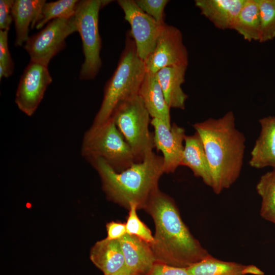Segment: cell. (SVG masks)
<instances>
[{"label": "cell", "instance_id": "1", "mask_svg": "<svg viewBox=\"0 0 275 275\" xmlns=\"http://www.w3.org/2000/svg\"><path fill=\"white\" fill-rule=\"evenodd\" d=\"M144 209L155 224L154 241L150 246L156 262L187 268L210 255L190 233L170 196L157 190Z\"/></svg>", "mask_w": 275, "mask_h": 275}, {"label": "cell", "instance_id": "2", "mask_svg": "<svg viewBox=\"0 0 275 275\" xmlns=\"http://www.w3.org/2000/svg\"><path fill=\"white\" fill-rule=\"evenodd\" d=\"M200 135L216 194L230 187L239 178L244 158L245 138L235 127L232 111L218 119L209 118L193 125Z\"/></svg>", "mask_w": 275, "mask_h": 275}, {"label": "cell", "instance_id": "3", "mask_svg": "<svg viewBox=\"0 0 275 275\" xmlns=\"http://www.w3.org/2000/svg\"><path fill=\"white\" fill-rule=\"evenodd\" d=\"M97 171L107 198L127 209L131 204L144 209L150 197L158 188V181L164 173L163 157L153 151L141 162L117 172L100 158L88 160Z\"/></svg>", "mask_w": 275, "mask_h": 275}, {"label": "cell", "instance_id": "4", "mask_svg": "<svg viewBox=\"0 0 275 275\" xmlns=\"http://www.w3.org/2000/svg\"><path fill=\"white\" fill-rule=\"evenodd\" d=\"M146 72L144 61L139 57L128 32L118 66L104 87L102 101L92 125L107 121L121 102L138 95Z\"/></svg>", "mask_w": 275, "mask_h": 275}, {"label": "cell", "instance_id": "5", "mask_svg": "<svg viewBox=\"0 0 275 275\" xmlns=\"http://www.w3.org/2000/svg\"><path fill=\"white\" fill-rule=\"evenodd\" d=\"M81 155L88 160L100 158L116 172L137 162L133 153L111 117L98 125H92L85 133Z\"/></svg>", "mask_w": 275, "mask_h": 275}, {"label": "cell", "instance_id": "6", "mask_svg": "<svg viewBox=\"0 0 275 275\" xmlns=\"http://www.w3.org/2000/svg\"><path fill=\"white\" fill-rule=\"evenodd\" d=\"M111 117L130 147L137 162L154 148L153 134L149 130L150 115L139 95L121 102Z\"/></svg>", "mask_w": 275, "mask_h": 275}, {"label": "cell", "instance_id": "7", "mask_svg": "<svg viewBox=\"0 0 275 275\" xmlns=\"http://www.w3.org/2000/svg\"><path fill=\"white\" fill-rule=\"evenodd\" d=\"M111 2L84 0L79 1L78 4L75 16L85 57L79 76L81 80L94 78L101 68V41L98 30L99 13L103 7Z\"/></svg>", "mask_w": 275, "mask_h": 275}, {"label": "cell", "instance_id": "8", "mask_svg": "<svg viewBox=\"0 0 275 275\" xmlns=\"http://www.w3.org/2000/svg\"><path fill=\"white\" fill-rule=\"evenodd\" d=\"M78 32L75 15L49 22L37 33L29 36L24 48L32 61L48 66L51 59L65 46V39Z\"/></svg>", "mask_w": 275, "mask_h": 275}, {"label": "cell", "instance_id": "9", "mask_svg": "<svg viewBox=\"0 0 275 275\" xmlns=\"http://www.w3.org/2000/svg\"><path fill=\"white\" fill-rule=\"evenodd\" d=\"M125 19L131 26V35L139 57L145 61L153 51L166 23H161L143 11L133 0H118Z\"/></svg>", "mask_w": 275, "mask_h": 275}, {"label": "cell", "instance_id": "10", "mask_svg": "<svg viewBox=\"0 0 275 275\" xmlns=\"http://www.w3.org/2000/svg\"><path fill=\"white\" fill-rule=\"evenodd\" d=\"M188 56L183 42L181 32L176 27L165 24L153 51L144 61L146 72L156 73L171 66H187Z\"/></svg>", "mask_w": 275, "mask_h": 275}, {"label": "cell", "instance_id": "11", "mask_svg": "<svg viewBox=\"0 0 275 275\" xmlns=\"http://www.w3.org/2000/svg\"><path fill=\"white\" fill-rule=\"evenodd\" d=\"M52 78L47 66L30 61L24 70L17 89L15 102L28 116L35 113Z\"/></svg>", "mask_w": 275, "mask_h": 275}, {"label": "cell", "instance_id": "12", "mask_svg": "<svg viewBox=\"0 0 275 275\" xmlns=\"http://www.w3.org/2000/svg\"><path fill=\"white\" fill-rule=\"evenodd\" d=\"M154 147L163 154L164 172L173 173L181 166L185 136V129L176 124L168 126L162 120L153 118Z\"/></svg>", "mask_w": 275, "mask_h": 275}, {"label": "cell", "instance_id": "13", "mask_svg": "<svg viewBox=\"0 0 275 275\" xmlns=\"http://www.w3.org/2000/svg\"><path fill=\"white\" fill-rule=\"evenodd\" d=\"M119 240L125 268L133 275H146L156 262L150 245L128 234Z\"/></svg>", "mask_w": 275, "mask_h": 275}, {"label": "cell", "instance_id": "14", "mask_svg": "<svg viewBox=\"0 0 275 275\" xmlns=\"http://www.w3.org/2000/svg\"><path fill=\"white\" fill-rule=\"evenodd\" d=\"M261 130L251 152L249 164L262 169L275 168V117L267 116L259 121Z\"/></svg>", "mask_w": 275, "mask_h": 275}, {"label": "cell", "instance_id": "15", "mask_svg": "<svg viewBox=\"0 0 275 275\" xmlns=\"http://www.w3.org/2000/svg\"><path fill=\"white\" fill-rule=\"evenodd\" d=\"M138 95L149 115L171 126L170 107L168 105L156 74L146 72Z\"/></svg>", "mask_w": 275, "mask_h": 275}, {"label": "cell", "instance_id": "16", "mask_svg": "<svg viewBox=\"0 0 275 275\" xmlns=\"http://www.w3.org/2000/svg\"><path fill=\"white\" fill-rule=\"evenodd\" d=\"M245 0H196L201 14L221 30L231 29Z\"/></svg>", "mask_w": 275, "mask_h": 275}, {"label": "cell", "instance_id": "17", "mask_svg": "<svg viewBox=\"0 0 275 275\" xmlns=\"http://www.w3.org/2000/svg\"><path fill=\"white\" fill-rule=\"evenodd\" d=\"M187 66H171L160 69L156 76L166 101L171 108L184 109L188 96L181 88Z\"/></svg>", "mask_w": 275, "mask_h": 275}, {"label": "cell", "instance_id": "18", "mask_svg": "<svg viewBox=\"0 0 275 275\" xmlns=\"http://www.w3.org/2000/svg\"><path fill=\"white\" fill-rule=\"evenodd\" d=\"M45 0H15L12 15L16 31V46H21L28 39L29 28H35Z\"/></svg>", "mask_w": 275, "mask_h": 275}, {"label": "cell", "instance_id": "19", "mask_svg": "<svg viewBox=\"0 0 275 275\" xmlns=\"http://www.w3.org/2000/svg\"><path fill=\"white\" fill-rule=\"evenodd\" d=\"M181 166L188 167L194 175L211 187L212 176L202 140L198 132L185 135Z\"/></svg>", "mask_w": 275, "mask_h": 275}, {"label": "cell", "instance_id": "20", "mask_svg": "<svg viewBox=\"0 0 275 275\" xmlns=\"http://www.w3.org/2000/svg\"><path fill=\"white\" fill-rule=\"evenodd\" d=\"M90 258L104 275H111L125 267V260L119 240L106 238L92 248Z\"/></svg>", "mask_w": 275, "mask_h": 275}, {"label": "cell", "instance_id": "21", "mask_svg": "<svg viewBox=\"0 0 275 275\" xmlns=\"http://www.w3.org/2000/svg\"><path fill=\"white\" fill-rule=\"evenodd\" d=\"M189 275H264L260 269L254 265H243L225 261L210 254L187 268Z\"/></svg>", "mask_w": 275, "mask_h": 275}, {"label": "cell", "instance_id": "22", "mask_svg": "<svg viewBox=\"0 0 275 275\" xmlns=\"http://www.w3.org/2000/svg\"><path fill=\"white\" fill-rule=\"evenodd\" d=\"M231 29L248 41H259L260 15L257 0H245Z\"/></svg>", "mask_w": 275, "mask_h": 275}, {"label": "cell", "instance_id": "23", "mask_svg": "<svg viewBox=\"0 0 275 275\" xmlns=\"http://www.w3.org/2000/svg\"><path fill=\"white\" fill-rule=\"evenodd\" d=\"M256 188L262 199L260 216L275 224V168L261 176Z\"/></svg>", "mask_w": 275, "mask_h": 275}, {"label": "cell", "instance_id": "24", "mask_svg": "<svg viewBox=\"0 0 275 275\" xmlns=\"http://www.w3.org/2000/svg\"><path fill=\"white\" fill-rule=\"evenodd\" d=\"M79 1L59 0L45 2L36 23V29H40L49 22L57 18H68L73 16Z\"/></svg>", "mask_w": 275, "mask_h": 275}, {"label": "cell", "instance_id": "25", "mask_svg": "<svg viewBox=\"0 0 275 275\" xmlns=\"http://www.w3.org/2000/svg\"><path fill=\"white\" fill-rule=\"evenodd\" d=\"M260 15V42L275 38V0H257Z\"/></svg>", "mask_w": 275, "mask_h": 275}, {"label": "cell", "instance_id": "26", "mask_svg": "<svg viewBox=\"0 0 275 275\" xmlns=\"http://www.w3.org/2000/svg\"><path fill=\"white\" fill-rule=\"evenodd\" d=\"M137 209L136 204H130L125 223L126 233L139 238L150 245L154 242V236L150 229L139 217L136 213Z\"/></svg>", "mask_w": 275, "mask_h": 275}, {"label": "cell", "instance_id": "27", "mask_svg": "<svg viewBox=\"0 0 275 275\" xmlns=\"http://www.w3.org/2000/svg\"><path fill=\"white\" fill-rule=\"evenodd\" d=\"M8 31L0 30V79L12 75L14 63L8 48Z\"/></svg>", "mask_w": 275, "mask_h": 275}, {"label": "cell", "instance_id": "28", "mask_svg": "<svg viewBox=\"0 0 275 275\" xmlns=\"http://www.w3.org/2000/svg\"><path fill=\"white\" fill-rule=\"evenodd\" d=\"M138 7L145 13L154 19L156 21L164 23V10L168 0H135Z\"/></svg>", "mask_w": 275, "mask_h": 275}, {"label": "cell", "instance_id": "29", "mask_svg": "<svg viewBox=\"0 0 275 275\" xmlns=\"http://www.w3.org/2000/svg\"><path fill=\"white\" fill-rule=\"evenodd\" d=\"M146 275H189L187 268L155 262Z\"/></svg>", "mask_w": 275, "mask_h": 275}, {"label": "cell", "instance_id": "30", "mask_svg": "<svg viewBox=\"0 0 275 275\" xmlns=\"http://www.w3.org/2000/svg\"><path fill=\"white\" fill-rule=\"evenodd\" d=\"M14 1H0V29L1 30L8 31L13 20L12 7Z\"/></svg>", "mask_w": 275, "mask_h": 275}, {"label": "cell", "instance_id": "31", "mask_svg": "<svg viewBox=\"0 0 275 275\" xmlns=\"http://www.w3.org/2000/svg\"><path fill=\"white\" fill-rule=\"evenodd\" d=\"M107 237L108 240H119L126 233L125 223L112 221L106 225Z\"/></svg>", "mask_w": 275, "mask_h": 275}, {"label": "cell", "instance_id": "32", "mask_svg": "<svg viewBox=\"0 0 275 275\" xmlns=\"http://www.w3.org/2000/svg\"><path fill=\"white\" fill-rule=\"evenodd\" d=\"M111 275H133L130 271H129L125 267L120 270L118 272H117L115 273L112 274Z\"/></svg>", "mask_w": 275, "mask_h": 275}, {"label": "cell", "instance_id": "33", "mask_svg": "<svg viewBox=\"0 0 275 275\" xmlns=\"http://www.w3.org/2000/svg\"><path fill=\"white\" fill-rule=\"evenodd\" d=\"M274 117H275V116H274Z\"/></svg>", "mask_w": 275, "mask_h": 275}]
</instances>
